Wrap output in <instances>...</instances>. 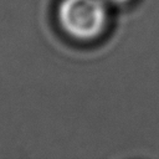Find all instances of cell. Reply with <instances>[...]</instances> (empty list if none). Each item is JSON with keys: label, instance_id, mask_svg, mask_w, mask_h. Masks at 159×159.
<instances>
[{"label": "cell", "instance_id": "obj_1", "mask_svg": "<svg viewBox=\"0 0 159 159\" xmlns=\"http://www.w3.org/2000/svg\"><path fill=\"white\" fill-rule=\"evenodd\" d=\"M108 19L106 0H61L57 7V20L62 31L78 41H91L98 37Z\"/></svg>", "mask_w": 159, "mask_h": 159}, {"label": "cell", "instance_id": "obj_2", "mask_svg": "<svg viewBox=\"0 0 159 159\" xmlns=\"http://www.w3.org/2000/svg\"><path fill=\"white\" fill-rule=\"evenodd\" d=\"M107 4H111V5H116V6H122V5H127L129 4L132 0H106Z\"/></svg>", "mask_w": 159, "mask_h": 159}]
</instances>
